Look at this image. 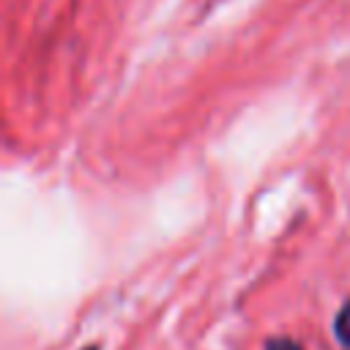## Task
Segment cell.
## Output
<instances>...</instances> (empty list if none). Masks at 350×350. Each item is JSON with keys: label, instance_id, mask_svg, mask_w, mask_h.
I'll return each instance as SVG.
<instances>
[{"label": "cell", "instance_id": "obj_1", "mask_svg": "<svg viewBox=\"0 0 350 350\" xmlns=\"http://www.w3.org/2000/svg\"><path fill=\"white\" fill-rule=\"evenodd\" d=\"M334 336L345 350H350V295L342 301L339 312L334 314Z\"/></svg>", "mask_w": 350, "mask_h": 350}, {"label": "cell", "instance_id": "obj_2", "mask_svg": "<svg viewBox=\"0 0 350 350\" xmlns=\"http://www.w3.org/2000/svg\"><path fill=\"white\" fill-rule=\"evenodd\" d=\"M265 350H304V345L293 336H271L265 342Z\"/></svg>", "mask_w": 350, "mask_h": 350}, {"label": "cell", "instance_id": "obj_3", "mask_svg": "<svg viewBox=\"0 0 350 350\" xmlns=\"http://www.w3.org/2000/svg\"><path fill=\"white\" fill-rule=\"evenodd\" d=\"M82 350H98V347H96V345H88V347H82Z\"/></svg>", "mask_w": 350, "mask_h": 350}]
</instances>
